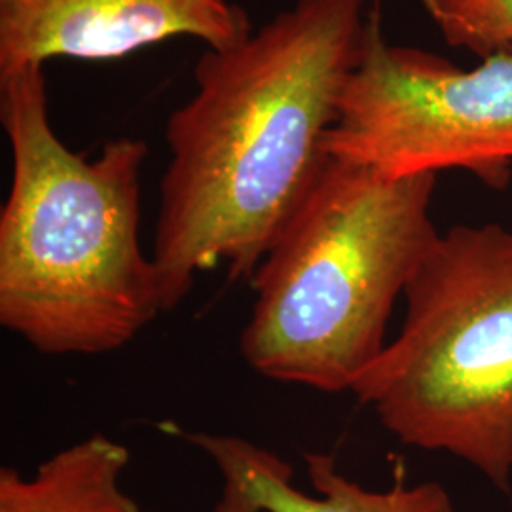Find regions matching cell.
Returning <instances> with one entry per match:
<instances>
[{
    "mask_svg": "<svg viewBox=\"0 0 512 512\" xmlns=\"http://www.w3.org/2000/svg\"><path fill=\"white\" fill-rule=\"evenodd\" d=\"M253 31L234 0H0V76L50 59L114 61L177 37L220 50Z\"/></svg>",
    "mask_w": 512,
    "mask_h": 512,
    "instance_id": "obj_6",
    "label": "cell"
},
{
    "mask_svg": "<svg viewBox=\"0 0 512 512\" xmlns=\"http://www.w3.org/2000/svg\"><path fill=\"white\" fill-rule=\"evenodd\" d=\"M325 150L389 179L465 169L503 188L512 167V48L463 71L387 42L378 19H368Z\"/></svg>",
    "mask_w": 512,
    "mask_h": 512,
    "instance_id": "obj_5",
    "label": "cell"
},
{
    "mask_svg": "<svg viewBox=\"0 0 512 512\" xmlns=\"http://www.w3.org/2000/svg\"><path fill=\"white\" fill-rule=\"evenodd\" d=\"M12 183L0 211V325L44 355L128 346L164 313L143 251V139L97 158L65 147L48 116L44 65L0 76Z\"/></svg>",
    "mask_w": 512,
    "mask_h": 512,
    "instance_id": "obj_2",
    "label": "cell"
},
{
    "mask_svg": "<svg viewBox=\"0 0 512 512\" xmlns=\"http://www.w3.org/2000/svg\"><path fill=\"white\" fill-rule=\"evenodd\" d=\"M184 439L215 463L222 488L213 512H456L437 482L366 490L336 469L332 456L306 454L317 495L293 484V467L274 452L232 435L186 433Z\"/></svg>",
    "mask_w": 512,
    "mask_h": 512,
    "instance_id": "obj_7",
    "label": "cell"
},
{
    "mask_svg": "<svg viewBox=\"0 0 512 512\" xmlns=\"http://www.w3.org/2000/svg\"><path fill=\"white\" fill-rule=\"evenodd\" d=\"M452 44L475 54L512 48V0H421Z\"/></svg>",
    "mask_w": 512,
    "mask_h": 512,
    "instance_id": "obj_9",
    "label": "cell"
},
{
    "mask_svg": "<svg viewBox=\"0 0 512 512\" xmlns=\"http://www.w3.org/2000/svg\"><path fill=\"white\" fill-rule=\"evenodd\" d=\"M366 0H296L245 40L203 52L165 128L152 262L164 311L198 274L253 277L321 177L366 31Z\"/></svg>",
    "mask_w": 512,
    "mask_h": 512,
    "instance_id": "obj_1",
    "label": "cell"
},
{
    "mask_svg": "<svg viewBox=\"0 0 512 512\" xmlns=\"http://www.w3.org/2000/svg\"><path fill=\"white\" fill-rule=\"evenodd\" d=\"M128 448L92 435L44 459L33 475L0 469V512H145L124 490Z\"/></svg>",
    "mask_w": 512,
    "mask_h": 512,
    "instance_id": "obj_8",
    "label": "cell"
},
{
    "mask_svg": "<svg viewBox=\"0 0 512 512\" xmlns=\"http://www.w3.org/2000/svg\"><path fill=\"white\" fill-rule=\"evenodd\" d=\"M435 186L437 175L389 179L330 158L251 277L245 363L281 384L351 391L384 351L393 306L439 238Z\"/></svg>",
    "mask_w": 512,
    "mask_h": 512,
    "instance_id": "obj_3",
    "label": "cell"
},
{
    "mask_svg": "<svg viewBox=\"0 0 512 512\" xmlns=\"http://www.w3.org/2000/svg\"><path fill=\"white\" fill-rule=\"evenodd\" d=\"M406 317L351 393L403 444L512 475V232L439 234L406 291Z\"/></svg>",
    "mask_w": 512,
    "mask_h": 512,
    "instance_id": "obj_4",
    "label": "cell"
}]
</instances>
